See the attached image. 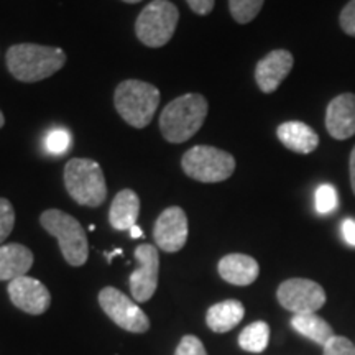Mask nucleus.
Wrapping results in <instances>:
<instances>
[{
    "label": "nucleus",
    "instance_id": "nucleus-1",
    "mask_svg": "<svg viewBox=\"0 0 355 355\" xmlns=\"http://www.w3.org/2000/svg\"><path fill=\"white\" fill-rule=\"evenodd\" d=\"M66 64L61 48L35 43L13 44L7 51V69L21 83H38L58 73Z\"/></svg>",
    "mask_w": 355,
    "mask_h": 355
},
{
    "label": "nucleus",
    "instance_id": "nucleus-2",
    "mask_svg": "<svg viewBox=\"0 0 355 355\" xmlns=\"http://www.w3.org/2000/svg\"><path fill=\"white\" fill-rule=\"evenodd\" d=\"M207 104L201 94H184L171 101L159 115V130L170 144H184L201 130L206 122Z\"/></svg>",
    "mask_w": 355,
    "mask_h": 355
},
{
    "label": "nucleus",
    "instance_id": "nucleus-3",
    "mask_svg": "<svg viewBox=\"0 0 355 355\" xmlns=\"http://www.w3.org/2000/svg\"><path fill=\"white\" fill-rule=\"evenodd\" d=\"M114 104L128 125L145 128L153 121L159 104V91L153 84L127 79L115 89Z\"/></svg>",
    "mask_w": 355,
    "mask_h": 355
},
{
    "label": "nucleus",
    "instance_id": "nucleus-4",
    "mask_svg": "<svg viewBox=\"0 0 355 355\" xmlns=\"http://www.w3.org/2000/svg\"><path fill=\"white\" fill-rule=\"evenodd\" d=\"M64 186L78 204L97 207L107 198V184L99 163L89 158H73L64 166Z\"/></svg>",
    "mask_w": 355,
    "mask_h": 355
},
{
    "label": "nucleus",
    "instance_id": "nucleus-5",
    "mask_svg": "<svg viewBox=\"0 0 355 355\" xmlns=\"http://www.w3.org/2000/svg\"><path fill=\"white\" fill-rule=\"evenodd\" d=\"M40 224L58 239L61 254L71 266H83L87 261L89 243L86 230L78 219L60 209H48L40 217Z\"/></svg>",
    "mask_w": 355,
    "mask_h": 355
},
{
    "label": "nucleus",
    "instance_id": "nucleus-6",
    "mask_svg": "<svg viewBox=\"0 0 355 355\" xmlns=\"http://www.w3.org/2000/svg\"><path fill=\"white\" fill-rule=\"evenodd\" d=\"M186 176L199 183H222L235 171V158L225 150L198 145L188 150L181 159Z\"/></svg>",
    "mask_w": 355,
    "mask_h": 355
},
{
    "label": "nucleus",
    "instance_id": "nucleus-7",
    "mask_svg": "<svg viewBox=\"0 0 355 355\" xmlns=\"http://www.w3.org/2000/svg\"><path fill=\"white\" fill-rule=\"evenodd\" d=\"M180 12L170 0H153L140 12L135 21V33L145 46L162 48L176 32Z\"/></svg>",
    "mask_w": 355,
    "mask_h": 355
},
{
    "label": "nucleus",
    "instance_id": "nucleus-8",
    "mask_svg": "<svg viewBox=\"0 0 355 355\" xmlns=\"http://www.w3.org/2000/svg\"><path fill=\"white\" fill-rule=\"evenodd\" d=\"M99 304L104 313L122 329L135 334H144L150 329V319L140 309V306L117 288L107 286L101 290Z\"/></svg>",
    "mask_w": 355,
    "mask_h": 355
},
{
    "label": "nucleus",
    "instance_id": "nucleus-9",
    "mask_svg": "<svg viewBox=\"0 0 355 355\" xmlns=\"http://www.w3.org/2000/svg\"><path fill=\"white\" fill-rule=\"evenodd\" d=\"M277 298L279 304L291 313L311 314L326 303V291L313 279L290 278L278 286Z\"/></svg>",
    "mask_w": 355,
    "mask_h": 355
},
{
    "label": "nucleus",
    "instance_id": "nucleus-10",
    "mask_svg": "<svg viewBox=\"0 0 355 355\" xmlns=\"http://www.w3.org/2000/svg\"><path fill=\"white\" fill-rule=\"evenodd\" d=\"M137 270L130 275L128 285H130L132 296L135 301L146 303L155 295L158 286L159 272V255L158 248L144 243L135 248Z\"/></svg>",
    "mask_w": 355,
    "mask_h": 355
},
{
    "label": "nucleus",
    "instance_id": "nucleus-11",
    "mask_svg": "<svg viewBox=\"0 0 355 355\" xmlns=\"http://www.w3.org/2000/svg\"><path fill=\"white\" fill-rule=\"evenodd\" d=\"M7 291L15 308L33 316L46 313L51 304V295L48 288L42 282L26 275L8 282Z\"/></svg>",
    "mask_w": 355,
    "mask_h": 355
},
{
    "label": "nucleus",
    "instance_id": "nucleus-12",
    "mask_svg": "<svg viewBox=\"0 0 355 355\" xmlns=\"http://www.w3.org/2000/svg\"><path fill=\"white\" fill-rule=\"evenodd\" d=\"M188 217L181 207H168L159 214L153 227V239L158 248L175 254L188 242Z\"/></svg>",
    "mask_w": 355,
    "mask_h": 355
},
{
    "label": "nucleus",
    "instance_id": "nucleus-13",
    "mask_svg": "<svg viewBox=\"0 0 355 355\" xmlns=\"http://www.w3.org/2000/svg\"><path fill=\"white\" fill-rule=\"evenodd\" d=\"M295 58L288 50H273L261 58L255 68V81L265 94H272L277 91L288 74L291 73Z\"/></svg>",
    "mask_w": 355,
    "mask_h": 355
},
{
    "label": "nucleus",
    "instance_id": "nucleus-14",
    "mask_svg": "<svg viewBox=\"0 0 355 355\" xmlns=\"http://www.w3.org/2000/svg\"><path fill=\"white\" fill-rule=\"evenodd\" d=\"M326 128L334 140H347L355 135V94L344 92L329 102Z\"/></svg>",
    "mask_w": 355,
    "mask_h": 355
},
{
    "label": "nucleus",
    "instance_id": "nucleus-15",
    "mask_svg": "<svg viewBox=\"0 0 355 355\" xmlns=\"http://www.w3.org/2000/svg\"><path fill=\"white\" fill-rule=\"evenodd\" d=\"M217 270H219L220 278L224 282L235 286L252 285L259 278L260 273L259 261L252 259L250 255L243 254H230L222 257L219 265H217Z\"/></svg>",
    "mask_w": 355,
    "mask_h": 355
},
{
    "label": "nucleus",
    "instance_id": "nucleus-16",
    "mask_svg": "<svg viewBox=\"0 0 355 355\" xmlns=\"http://www.w3.org/2000/svg\"><path fill=\"white\" fill-rule=\"evenodd\" d=\"M277 137L283 145L298 155H309L318 148L319 135L308 123L290 121L277 128Z\"/></svg>",
    "mask_w": 355,
    "mask_h": 355
},
{
    "label": "nucleus",
    "instance_id": "nucleus-17",
    "mask_svg": "<svg viewBox=\"0 0 355 355\" xmlns=\"http://www.w3.org/2000/svg\"><path fill=\"white\" fill-rule=\"evenodd\" d=\"M33 254L21 243L0 245V282L25 277L33 266Z\"/></svg>",
    "mask_w": 355,
    "mask_h": 355
},
{
    "label": "nucleus",
    "instance_id": "nucleus-18",
    "mask_svg": "<svg viewBox=\"0 0 355 355\" xmlns=\"http://www.w3.org/2000/svg\"><path fill=\"white\" fill-rule=\"evenodd\" d=\"M140 214V199L135 191L122 189L114 198L109 211V222L115 230H130Z\"/></svg>",
    "mask_w": 355,
    "mask_h": 355
},
{
    "label": "nucleus",
    "instance_id": "nucleus-19",
    "mask_svg": "<svg viewBox=\"0 0 355 355\" xmlns=\"http://www.w3.org/2000/svg\"><path fill=\"white\" fill-rule=\"evenodd\" d=\"M243 316H245V308H243L241 301L227 300L212 304L207 309L206 322L211 331L222 334V332L232 331L242 321Z\"/></svg>",
    "mask_w": 355,
    "mask_h": 355
},
{
    "label": "nucleus",
    "instance_id": "nucleus-20",
    "mask_svg": "<svg viewBox=\"0 0 355 355\" xmlns=\"http://www.w3.org/2000/svg\"><path fill=\"white\" fill-rule=\"evenodd\" d=\"M291 326L296 332L301 336L308 337L313 343L326 345L334 337V331H332L331 324L319 318L318 314H295L291 318Z\"/></svg>",
    "mask_w": 355,
    "mask_h": 355
},
{
    "label": "nucleus",
    "instance_id": "nucleus-21",
    "mask_svg": "<svg viewBox=\"0 0 355 355\" xmlns=\"http://www.w3.org/2000/svg\"><path fill=\"white\" fill-rule=\"evenodd\" d=\"M270 340V327L263 321H257L248 324L239 336V345L245 350V352L260 354L263 352L268 345Z\"/></svg>",
    "mask_w": 355,
    "mask_h": 355
},
{
    "label": "nucleus",
    "instance_id": "nucleus-22",
    "mask_svg": "<svg viewBox=\"0 0 355 355\" xmlns=\"http://www.w3.org/2000/svg\"><path fill=\"white\" fill-rule=\"evenodd\" d=\"M265 0H229V10L232 19L241 25L250 24L259 15Z\"/></svg>",
    "mask_w": 355,
    "mask_h": 355
},
{
    "label": "nucleus",
    "instance_id": "nucleus-23",
    "mask_svg": "<svg viewBox=\"0 0 355 355\" xmlns=\"http://www.w3.org/2000/svg\"><path fill=\"white\" fill-rule=\"evenodd\" d=\"M314 204L319 214H331L332 211H336V207L339 206V198L334 186L327 183L318 186L314 193Z\"/></svg>",
    "mask_w": 355,
    "mask_h": 355
},
{
    "label": "nucleus",
    "instance_id": "nucleus-24",
    "mask_svg": "<svg viewBox=\"0 0 355 355\" xmlns=\"http://www.w3.org/2000/svg\"><path fill=\"white\" fill-rule=\"evenodd\" d=\"M15 225V211L8 199L0 198V245L7 241Z\"/></svg>",
    "mask_w": 355,
    "mask_h": 355
},
{
    "label": "nucleus",
    "instance_id": "nucleus-25",
    "mask_svg": "<svg viewBox=\"0 0 355 355\" xmlns=\"http://www.w3.org/2000/svg\"><path fill=\"white\" fill-rule=\"evenodd\" d=\"M69 144H71V135L66 130H63V128L51 130L48 133L46 141H44L46 150L53 155H64L66 150L69 148Z\"/></svg>",
    "mask_w": 355,
    "mask_h": 355
},
{
    "label": "nucleus",
    "instance_id": "nucleus-26",
    "mask_svg": "<svg viewBox=\"0 0 355 355\" xmlns=\"http://www.w3.org/2000/svg\"><path fill=\"white\" fill-rule=\"evenodd\" d=\"M324 355H355V347L347 337L334 336L324 345Z\"/></svg>",
    "mask_w": 355,
    "mask_h": 355
},
{
    "label": "nucleus",
    "instance_id": "nucleus-27",
    "mask_svg": "<svg viewBox=\"0 0 355 355\" xmlns=\"http://www.w3.org/2000/svg\"><path fill=\"white\" fill-rule=\"evenodd\" d=\"M175 355H207V352L196 336H184L178 344Z\"/></svg>",
    "mask_w": 355,
    "mask_h": 355
},
{
    "label": "nucleus",
    "instance_id": "nucleus-28",
    "mask_svg": "<svg viewBox=\"0 0 355 355\" xmlns=\"http://www.w3.org/2000/svg\"><path fill=\"white\" fill-rule=\"evenodd\" d=\"M339 24L345 35L355 38V0H350L347 6L343 8L339 17Z\"/></svg>",
    "mask_w": 355,
    "mask_h": 355
},
{
    "label": "nucleus",
    "instance_id": "nucleus-29",
    "mask_svg": "<svg viewBox=\"0 0 355 355\" xmlns=\"http://www.w3.org/2000/svg\"><path fill=\"white\" fill-rule=\"evenodd\" d=\"M191 10L198 15H209L214 8L216 0H186Z\"/></svg>",
    "mask_w": 355,
    "mask_h": 355
},
{
    "label": "nucleus",
    "instance_id": "nucleus-30",
    "mask_svg": "<svg viewBox=\"0 0 355 355\" xmlns=\"http://www.w3.org/2000/svg\"><path fill=\"white\" fill-rule=\"evenodd\" d=\"M343 237L349 245L355 247V220L354 219H345L343 222Z\"/></svg>",
    "mask_w": 355,
    "mask_h": 355
},
{
    "label": "nucleus",
    "instance_id": "nucleus-31",
    "mask_svg": "<svg viewBox=\"0 0 355 355\" xmlns=\"http://www.w3.org/2000/svg\"><path fill=\"white\" fill-rule=\"evenodd\" d=\"M349 176H350V186H352V191L355 194V146L350 152V158H349Z\"/></svg>",
    "mask_w": 355,
    "mask_h": 355
},
{
    "label": "nucleus",
    "instance_id": "nucleus-32",
    "mask_svg": "<svg viewBox=\"0 0 355 355\" xmlns=\"http://www.w3.org/2000/svg\"><path fill=\"white\" fill-rule=\"evenodd\" d=\"M130 235H132V239H140V237H144V230H141L139 225H133V227L130 229Z\"/></svg>",
    "mask_w": 355,
    "mask_h": 355
},
{
    "label": "nucleus",
    "instance_id": "nucleus-33",
    "mask_svg": "<svg viewBox=\"0 0 355 355\" xmlns=\"http://www.w3.org/2000/svg\"><path fill=\"white\" fill-rule=\"evenodd\" d=\"M3 123H6V119H3V114H2V110H0V128L3 127Z\"/></svg>",
    "mask_w": 355,
    "mask_h": 355
},
{
    "label": "nucleus",
    "instance_id": "nucleus-34",
    "mask_svg": "<svg viewBox=\"0 0 355 355\" xmlns=\"http://www.w3.org/2000/svg\"><path fill=\"white\" fill-rule=\"evenodd\" d=\"M123 2H127V3H139V2H141V0H123Z\"/></svg>",
    "mask_w": 355,
    "mask_h": 355
},
{
    "label": "nucleus",
    "instance_id": "nucleus-35",
    "mask_svg": "<svg viewBox=\"0 0 355 355\" xmlns=\"http://www.w3.org/2000/svg\"><path fill=\"white\" fill-rule=\"evenodd\" d=\"M89 230H91V232H92V230H96V225H94V224L89 225Z\"/></svg>",
    "mask_w": 355,
    "mask_h": 355
}]
</instances>
